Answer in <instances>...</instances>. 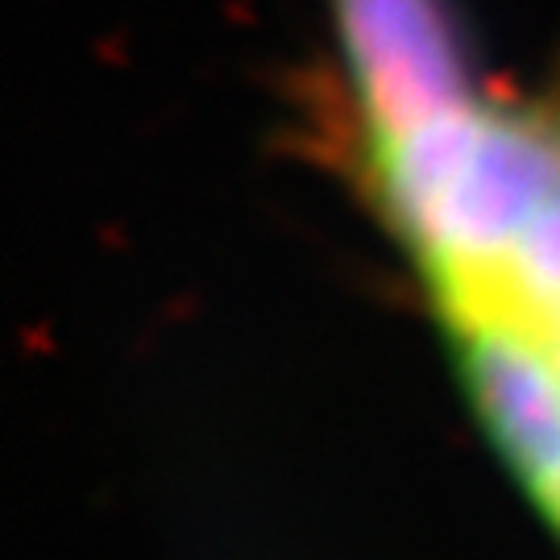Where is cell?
Wrapping results in <instances>:
<instances>
[{
	"mask_svg": "<svg viewBox=\"0 0 560 560\" xmlns=\"http://www.w3.org/2000/svg\"><path fill=\"white\" fill-rule=\"evenodd\" d=\"M378 175L444 312L478 303L560 191V113L465 104L378 141Z\"/></svg>",
	"mask_w": 560,
	"mask_h": 560,
	"instance_id": "6da1fadb",
	"label": "cell"
},
{
	"mask_svg": "<svg viewBox=\"0 0 560 560\" xmlns=\"http://www.w3.org/2000/svg\"><path fill=\"white\" fill-rule=\"evenodd\" d=\"M332 9L378 141L474 104L448 0H332Z\"/></svg>",
	"mask_w": 560,
	"mask_h": 560,
	"instance_id": "7a4b0ae2",
	"label": "cell"
},
{
	"mask_svg": "<svg viewBox=\"0 0 560 560\" xmlns=\"http://www.w3.org/2000/svg\"><path fill=\"white\" fill-rule=\"evenodd\" d=\"M448 324L490 436L560 527V358L552 340L494 312H460Z\"/></svg>",
	"mask_w": 560,
	"mask_h": 560,
	"instance_id": "3957f363",
	"label": "cell"
}]
</instances>
